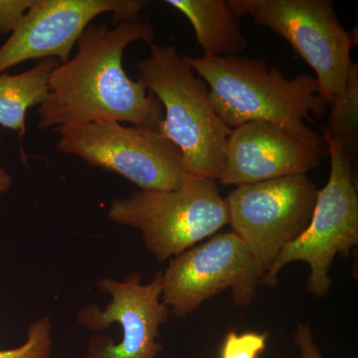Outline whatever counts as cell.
<instances>
[{
    "mask_svg": "<svg viewBox=\"0 0 358 358\" xmlns=\"http://www.w3.org/2000/svg\"><path fill=\"white\" fill-rule=\"evenodd\" d=\"M155 35L154 26L141 20L114 27L89 25L78 40L74 57L49 76L38 128L117 122L159 129L164 117L162 103L140 81L131 80L122 65L129 45L152 44Z\"/></svg>",
    "mask_w": 358,
    "mask_h": 358,
    "instance_id": "6da1fadb",
    "label": "cell"
},
{
    "mask_svg": "<svg viewBox=\"0 0 358 358\" xmlns=\"http://www.w3.org/2000/svg\"><path fill=\"white\" fill-rule=\"evenodd\" d=\"M185 59L206 83L214 109L230 129L249 122H267L310 140L322 138L305 122L310 117L322 119L329 107L320 96L315 76L301 74L288 79L264 59Z\"/></svg>",
    "mask_w": 358,
    "mask_h": 358,
    "instance_id": "7a4b0ae2",
    "label": "cell"
},
{
    "mask_svg": "<svg viewBox=\"0 0 358 358\" xmlns=\"http://www.w3.org/2000/svg\"><path fill=\"white\" fill-rule=\"evenodd\" d=\"M150 45L148 58L136 64L138 79L162 103L159 131L182 155L188 173L219 180L232 129L212 103L206 83L173 44Z\"/></svg>",
    "mask_w": 358,
    "mask_h": 358,
    "instance_id": "3957f363",
    "label": "cell"
},
{
    "mask_svg": "<svg viewBox=\"0 0 358 358\" xmlns=\"http://www.w3.org/2000/svg\"><path fill=\"white\" fill-rule=\"evenodd\" d=\"M113 222L138 229L157 260L178 256L229 224L216 180L188 174L178 188L136 192L110 203Z\"/></svg>",
    "mask_w": 358,
    "mask_h": 358,
    "instance_id": "277c9868",
    "label": "cell"
},
{
    "mask_svg": "<svg viewBox=\"0 0 358 358\" xmlns=\"http://www.w3.org/2000/svg\"><path fill=\"white\" fill-rule=\"evenodd\" d=\"M57 148L124 176L143 192H166L188 176L180 150L159 129L95 122L56 128Z\"/></svg>",
    "mask_w": 358,
    "mask_h": 358,
    "instance_id": "5b68a950",
    "label": "cell"
},
{
    "mask_svg": "<svg viewBox=\"0 0 358 358\" xmlns=\"http://www.w3.org/2000/svg\"><path fill=\"white\" fill-rule=\"evenodd\" d=\"M331 157V173L326 186L317 192L312 218L300 236L286 245L260 284L272 287L285 266L303 261L310 268L307 289L317 296L329 293V271L336 254L350 253L358 243V194L355 171L331 138L322 136Z\"/></svg>",
    "mask_w": 358,
    "mask_h": 358,
    "instance_id": "8992f818",
    "label": "cell"
},
{
    "mask_svg": "<svg viewBox=\"0 0 358 358\" xmlns=\"http://www.w3.org/2000/svg\"><path fill=\"white\" fill-rule=\"evenodd\" d=\"M237 17L248 16L286 39L315 73L320 94L331 103L343 91L353 61L352 35L331 0H228Z\"/></svg>",
    "mask_w": 358,
    "mask_h": 358,
    "instance_id": "52a82bcc",
    "label": "cell"
},
{
    "mask_svg": "<svg viewBox=\"0 0 358 358\" xmlns=\"http://www.w3.org/2000/svg\"><path fill=\"white\" fill-rule=\"evenodd\" d=\"M317 192L307 174H296L237 186L226 197L232 232L248 247L263 275L307 228Z\"/></svg>",
    "mask_w": 358,
    "mask_h": 358,
    "instance_id": "ba28073f",
    "label": "cell"
},
{
    "mask_svg": "<svg viewBox=\"0 0 358 358\" xmlns=\"http://www.w3.org/2000/svg\"><path fill=\"white\" fill-rule=\"evenodd\" d=\"M262 277L255 258L234 232L214 235L171 261L162 273V301L179 317L226 289H231L237 306H248Z\"/></svg>",
    "mask_w": 358,
    "mask_h": 358,
    "instance_id": "9c48e42d",
    "label": "cell"
},
{
    "mask_svg": "<svg viewBox=\"0 0 358 358\" xmlns=\"http://www.w3.org/2000/svg\"><path fill=\"white\" fill-rule=\"evenodd\" d=\"M145 0H34L20 24L0 47V75L29 60H70L92 21L113 14V24L141 20Z\"/></svg>",
    "mask_w": 358,
    "mask_h": 358,
    "instance_id": "30bf717a",
    "label": "cell"
},
{
    "mask_svg": "<svg viewBox=\"0 0 358 358\" xmlns=\"http://www.w3.org/2000/svg\"><path fill=\"white\" fill-rule=\"evenodd\" d=\"M96 286L110 294L109 305L87 306L78 313V322L93 331L120 324L122 338L119 343L103 336L91 338L85 358H157L162 350L157 341L159 327L171 312L162 301V272L147 285L141 282V274L131 273L124 282L105 278Z\"/></svg>",
    "mask_w": 358,
    "mask_h": 358,
    "instance_id": "8fae6325",
    "label": "cell"
},
{
    "mask_svg": "<svg viewBox=\"0 0 358 358\" xmlns=\"http://www.w3.org/2000/svg\"><path fill=\"white\" fill-rule=\"evenodd\" d=\"M327 154L322 138H303L272 122H246L231 131L219 181L237 187L307 174L319 166Z\"/></svg>",
    "mask_w": 358,
    "mask_h": 358,
    "instance_id": "7c38bea8",
    "label": "cell"
},
{
    "mask_svg": "<svg viewBox=\"0 0 358 358\" xmlns=\"http://www.w3.org/2000/svg\"><path fill=\"white\" fill-rule=\"evenodd\" d=\"M192 23L195 37L207 57L240 56L246 49L239 18L228 0H166Z\"/></svg>",
    "mask_w": 358,
    "mask_h": 358,
    "instance_id": "4fadbf2b",
    "label": "cell"
},
{
    "mask_svg": "<svg viewBox=\"0 0 358 358\" xmlns=\"http://www.w3.org/2000/svg\"><path fill=\"white\" fill-rule=\"evenodd\" d=\"M60 64L58 59H43L20 74L0 75V126L24 136L28 110L48 98L49 76Z\"/></svg>",
    "mask_w": 358,
    "mask_h": 358,
    "instance_id": "5bb4252c",
    "label": "cell"
},
{
    "mask_svg": "<svg viewBox=\"0 0 358 358\" xmlns=\"http://www.w3.org/2000/svg\"><path fill=\"white\" fill-rule=\"evenodd\" d=\"M331 114L322 136L331 138L352 166L358 157V63L353 61L343 91L331 103Z\"/></svg>",
    "mask_w": 358,
    "mask_h": 358,
    "instance_id": "9a60e30c",
    "label": "cell"
},
{
    "mask_svg": "<svg viewBox=\"0 0 358 358\" xmlns=\"http://www.w3.org/2000/svg\"><path fill=\"white\" fill-rule=\"evenodd\" d=\"M52 324L49 317L33 322L22 345L13 350H0V358H51Z\"/></svg>",
    "mask_w": 358,
    "mask_h": 358,
    "instance_id": "2e32d148",
    "label": "cell"
},
{
    "mask_svg": "<svg viewBox=\"0 0 358 358\" xmlns=\"http://www.w3.org/2000/svg\"><path fill=\"white\" fill-rule=\"evenodd\" d=\"M267 339V334L230 331L224 341L221 358H257L265 350Z\"/></svg>",
    "mask_w": 358,
    "mask_h": 358,
    "instance_id": "e0dca14e",
    "label": "cell"
},
{
    "mask_svg": "<svg viewBox=\"0 0 358 358\" xmlns=\"http://www.w3.org/2000/svg\"><path fill=\"white\" fill-rule=\"evenodd\" d=\"M34 0H0V35L13 33L20 24Z\"/></svg>",
    "mask_w": 358,
    "mask_h": 358,
    "instance_id": "ac0fdd59",
    "label": "cell"
},
{
    "mask_svg": "<svg viewBox=\"0 0 358 358\" xmlns=\"http://www.w3.org/2000/svg\"><path fill=\"white\" fill-rule=\"evenodd\" d=\"M294 341V343L300 348L301 358H324L313 341L310 327L306 326V324H299Z\"/></svg>",
    "mask_w": 358,
    "mask_h": 358,
    "instance_id": "d6986e66",
    "label": "cell"
},
{
    "mask_svg": "<svg viewBox=\"0 0 358 358\" xmlns=\"http://www.w3.org/2000/svg\"><path fill=\"white\" fill-rule=\"evenodd\" d=\"M11 186H13V178L10 174L0 167V196L8 192Z\"/></svg>",
    "mask_w": 358,
    "mask_h": 358,
    "instance_id": "ffe728a7",
    "label": "cell"
}]
</instances>
